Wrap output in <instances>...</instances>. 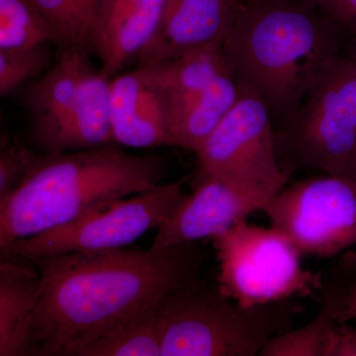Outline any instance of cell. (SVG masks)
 Masks as SVG:
<instances>
[{"instance_id": "6da1fadb", "label": "cell", "mask_w": 356, "mask_h": 356, "mask_svg": "<svg viewBox=\"0 0 356 356\" xmlns=\"http://www.w3.org/2000/svg\"><path fill=\"white\" fill-rule=\"evenodd\" d=\"M205 255L195 243L161 250L70 252L33 259L41 293L29 355L70 356L115 325L201 282Z\"/></svg>"}, {"instance_id": "7a4b0ae2", "label": "cell", "mask_w": 356, "mask_h": 356, "mask_svg": "<svg viewBox=\"0 0 356 356\" xmlns=\"http://www.w3.org/2000/svg\"><path fill=\"white\" fill-rule=\"evenodd\" d=\"M348 32L309 0L238 4L222 42L236 83L254 91L281 124L298 108Z\"/></svg>"}, {"instance_id": "3957f363", "label": "cell", "mask_w": 356, "mask_h": 356, "mask_svg": "<svg viewBox=\"0 0 356 356\" xmlns=\"http://www.w3.org/2000/svg\"><path fill=\"white\" fill-rule=\"evenodd\" d=\"M165 170L163 159L133 156L115 143L40 154L19 188L0 201V250L151 191L161 184Z\"/></svg>"}, {"instance_id": "277c9868", "label": "cell", "mask_w": 356, "mask_h": 356, "mask_svg": "<svg viewBox=\"0 0 356 356\" xmlns=\"http://www.w3.org/2000/svg\"><path fill=\"white\" fill-rule=\"evenodd\" d=\"M298 312L290 299L245 307L204 284L170 293L154 308L161 356H255L291 330Z\"/></svg>"}, {"instance_id": "5b68a950", "label": "cell", "mask_w": 356, "mask_h": 356, "mask_svg": "<svg viewBox=\"0 0 356 356\" xmlns=\"http://www.w3.org/2000/svg\"><path fill=\"white\" fill-rule=\"evenodd\" d=\"M275 142L286 175L304 168L346 177L356 159V70L344 54L327 65Z\"/></svg>"}, {"instance_id": "8992f818", "label": "cell", "mask_w": 356, "mask_h": 356, "mask_svg": "<svg viewBox=\"0 0 356 356\" xmlns=\"http://www.w3.org/2000/svg\"><path fill=\"white\" fill-rule=\"evenodd\" d=\"M222 294L245 307L292 297H312L323 289L320 273L304 269L296 245L273 227L247 220L213 238Z\"/></svg>"}, {"instance_id": "52a82bcc", "label": "cell", "mask_w": 356, "mask_h": 356, "mask_svg": "<svg viewBox=\"0 0 356 356\" xmlns=\"http://www.w3.org/2000/svg\"><path fill=\"white\" fill-rule=\"evenodd\" d=\"M185 197L180 184H161L151 191L100 206L40 235L17 241L2 250V259L31 261L50 255L127 247L158 229Z\"/></svg>"}, {"instance_id": "ba28073f", "label": "cell", "mask_w": 356, "mask_h": 356, "mask_svg": "<svg viewBox=\"0 0 356 356\" xmlns=\"http://www.w3.org/2000/svg\"><path fill=\"white\" fill-rule=\"evenodd\" d=\"M238 84L235 105L196 154L200 175L270 200L286 186L289 175L278 159L270 111L252 89Z\"/></svg>"}, {"instance_id": "9c48e42d", "label": "cell", "mask_w": 356, "mask_h": 356, "mask_svg": "<svg viewBox=\"0 0 356 356\" xmlns=\"http://www.w3.org/2000/svg\"><path fill=\"white\" fill-rule=\"evenodd\" d=\"M262 212L302 254L334 257L356 243V186L327 175L285 186Z\"/></svg>"}, {"instance_id": "30bf717a", "label": "cell", "mask_w": 356, "mask_h": 356, "mask_svg": "<svg viewBox=\"0 0 356 356\" xmlns=\"http://www.w3.org/2000/svg\"><path fill=\"white\" fill-rule=\"evenodd\" d=\"M269 199L213 177L200 175L191 195H185L172 216L158 229L152 248L161 250L214 238L262 211Z\"/></svg>"}, {"instance_id": "8fae6325", "label": "cell", "mask_w": 356, "mask_h": 356, "mask_svg": "<svg viewBox=\"0 0 356 356\" xmlns=\"http://www.w3.org/2000/svg\"><path fill=\"white\" fill-rule=\"evenodd\" d=\"M236 11V0H168L138 65L163 64L193 49L222 44Z\"/></svg>"}, {"instance_id": "7c38bea8", "label": "cell", "mask_w": 356, "mask_h": 356, "mask_svg": "<svg viewBox=\"0 0 356 356\" xmlns=\"http://www.w3.org/2000/svg\"><path fill=\"white\" fill-rule=\"evenodd\" d=\"M114 143L134 149L172 147L168 103L151 70L139 67L111 79Z\"/></svg>"}, {"instance_id": "4fadbf2b", "label": "cell", "mask_w": 356, "mask_h": 356, "mask_svg": "<svg viewBox=\"0 0 356 356\" xmlns=\"http://www.w3.org/2000/svg\"><path fill=\"white\" fill-rule=\"evenodd\" d=\"M168 0H103L91 32L89 50L102 72L114 76L152 38Z\"/></svg>"}, {"instance_id": "5bb4252c", "label": "cell", "mask_w": 356, "mask_h": 356, "mask_svg": "<svg viewBox=\"0 0 356 356\" xmlns=\"http://www.w3.org/2000/svg\"><path fill=\"white\" fill-rule=\"evenodd\" d=\"M90 65L88 51H60L57 62L26 88L23 100L31 118L30 136L42 151L72 113Z\"/></svg>"}, {"instance_id": "9a60e30c", "label": "cell", "mask_w": 356, "mask_h": 356, "mask_svg": "<svg viewBox=\"0 0 356 356\" xmlns=\"http://www.w3.org/2000/svg\"><path fill=\"white\" fill-rule=\"evenodd\" d=\"M110 86L111 77L91 65L88 67L72 113L49 143L44 154L83 151L114 143Z\"/></svg>"}, {"instance_id": "2e32d148", "label": "cell", "mask_w": 356, "mask_h": 356, "mask_svg": "<svg viewBox=\"0 0 356 356\" xmlns=\"http://www.w3.org/2000/svg\"><path fill=\"white\" fill-rule=\"evenodd\" d=\"M41 280L31 262L2 259L0 266V356L29 355L31 325Z\"/></svg>"}, {"instance_id": "e0dca14e", "label": "cell", "mask_w": 356, "mask_h": 356, "mask_svg": "<svg viewBox=\"0 0 356 356\" xmlns=\"http://www.w3.org/2000/svg\"><path fill=\"white\" fill-rule=\"evenodd\" d=\"M238 97V84L231 70L222 72L209 88L170 113L172 147L197 154Z\"/></svg>"}, {"instance_id": "ac0fdd59", "label": "cell", "mask_w": 356, "mask_h": 356, "mask_svg": "<svg viewBox=\"0 0 356 356\" xmlns=\"http://www.w3.org/2000/svg\"><path fill=\"white\" fill-rule=\"evenodd\" d=\"M143 67H149L163 91L168 103V115L209 88L218 76L229 70L222 44H207L163 64Z\"/></svg>"}, {"instance_id": "d6986e66", "label": "cell", "mask_w": 356, "mask_h": 356, "mask_svg": "<svg viewBox=\"0 0 356 356\" xmlns=\"http://www.w3.org/2000/svg\"><path fill=\"white\" fill-rule=\"evenodd\" d=\"M324 299L317 315L297 330L273 337L259 356H322L327 334L341 321L343 284L339 266L332 269L323 285Z\"/></svg>"}, {"instance_id": "ffe728a7", "label": "cell", "mask_w": 356, "mask_h": 356, "mask_svg": "<svg viewBox=\"0 0 356 356\" xmlns=\"http://www.w3.org/2000/svg\"><path fill=\"white\" fill-rule=\"evenodd\" d=\"M156 305L79 346L70 356H161Z\"/></svg>"}, {"instance_id": "44dd1931", "label": "cell", "mask_w": 356, "mask_h": 356, "mask_svg": "<svg viewBox=\"0 0 356 356\" xmlns=\"http://www.w3.org/2000/svg\"><path fill=\"white\" fill-rule=\"evenodd\" d=\"M50 26L58 50L88 51L103 0H31Z\"/></svg>"}, {"instance_id": "7402d4cb", "label": "cell", "mask_w": 356, "mask_h": 356, "mask_svg": "<svg viewBox=\"0 0 356 356\" xmlns=\"http://www.w3.org/2000/svg\"><path fill=\"white\" fill-rule=\"evenodd\" d=\"M48 22L31 0H0V51L53 44Z\"/></svg>"}, {"instance_id": "603a6c76", "label": "cell", "mask_w": 356, "mask_h": 356, "mask_svg": "<svg viewBox=\"0 0 356 356\" xmlns=\"http://www.w3.org/2000/svg\"><path fill=\"white\" fill-rule=\"evenodd\" d=\"M49 43L22 50L0 51V95L13 92L26 81L38 79L51 67Z\"/></svg>"}, {"instance_id": "cb8c5ba5", "label": "cell", "mask_w": 356, "mask_h": 356, "mask_svg": "<svg viewBox=\"0 0 356 356\" xmlns=\"http://www.w3.org/2000/svg\"><path fill=\"white\" fill-rule=\"evenodd\" d=\"M40 154L17 143L2 147L0 153V201L14 193L24 182Z\"/></svg>"}, {"instance_id": "d4e9b609", "label": "cell", "mask_w": 356, "mask_h": 356, "mask_svg": "<svg viewBox=\"0 0 356 356\" xmlns=\"http://www.w3.org/2000/svg\"><path fill=\"white\" fill-rule=\"evenodd\" d=\"M343 275V311L339 323L356 322V252H348L339 261Z\"/></svg>"}, {"instance_id": "484cf974", "label": "cell", "mask_w": 356, "mask_h": 356, "mask_svg": "<svg viewBox=\"0 0 356 356\" xmlns=\"http://www.w3.org/2000/svg\"><path fill=\"white\" fill-rule=\"evenodd\" d=\"M322 356H356V329L337 323L325 339Z\"/></svg>"}, {"instance_id": "4316f807", "label": "cell", "mask_w": 356, "mask_h": 356, "mask_svg": "<svg viewBox=\"0 0 356 356\" xmlns=\"http://www.w3.org/2000/svg\"><path fill=\"white\" fill-rule=\"evenodd\" d=\"M334 19L343 26L348 36L356 35V0H341Z\"/></svg>"}, {"instance_id": "83f0119b", "label": "cell", "mask_w": 356, "mask_h": 356, "mask_svg": "<svg viewBox=\"0 0 356 356\" xmlns=\"http://www.w3.org/2000/svg\"><path fill=\"white\" fill-rule=\"evenodd\" d=\"M309 1L315 4L323 13H325L334 19V14L337 13V9L339 6L341 0H309Z\"/></svg>"}, {"instance_id": "f1b7e54d", "label": "cell", "mask_w": 356, "mask_h": 356, "mask_svg": "<svg viewBox=\"0 0 356 356\" xmlns=\"http://www.w3.org/2000/svg\"><path fill=\"white\" fill-rule=\"evenodd\" d=\"M343 54L353 62L356 70V35L351 36L350 41H348Z\"/></svg>"}, {"instance_id": "f546056e", "label": "cell", "mask_w": 356, "mask_h": 356, "mask_svg": "<svg viewBox=\"0 0 356 356\" xmlns=\"http://www.w3.org/2000/svg\"><path fill=\"white\" fill-rule=\"evenodd\" d=\"M344 177L348 178V179H350V181L356 186V159L355 163L350 165V170H348V173H346V175Z\"/></svg>"}, {"instance_id": "4dcf8cb0", "label": "cell", "mask_w": 356, "mask_h": 356, "mask_svg": "<svg viewBox=\"0 0 356 356\" xmlns=\"http://www.w3.org/2000/svg\"><path fill=\"white\" fill-rule=\"evenodd\" d=\"M261 1V0H236L238 4L252 3V2Z\"/></svg>"}]
</instances>
